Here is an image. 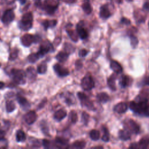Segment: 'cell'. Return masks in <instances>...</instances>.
Wrapping results in <instances>:
<instances>
[{
  "instance_id": "6da1fadb",
  "label": "cell",
  "mask_w": 149,
  "mask_h": 149,
  "mask_svg": "<svg viewBox=\"0 0 149 149\" xmlns=\"http://www.w3.org/2000/svg\"><path fill=\"white\" fill-rule=\"evenodd\" d=\"M129 108L138 115L149 117V103L147 98L142 95L137 97L136 101L129 103Z\"/></svg>"
},
{
  "instance_id": "7a4b0ae2",
  "label": "cell",
  "mask_w": 149,
  "mask_h": 149,
  "mask_svg": "<svg viewBox=\"0 0 149 149\" xmlns=\"http://www.w3.org/2000/svg\"><path fill=\"white\" fill-rule=\"evenodd\" d=\"M33 15L31 12H27L24 14L21 20L19 23V28L23 31L30 30L33 26Z\"/></svg>"
},
{
  "instance_id": "3957f363",
  "label": "cell",
  "mask_w": 149,
  "mask_h": 149,
  "mask_svg": "<svg viewBox=\"0 0 149 149\" xmlns=\"http://www.w3.org/2000/svg\"><path fill=\"white\" fill-rule=\"evenodd\" d=\"M11 74L15 83L17 84H24L26 83V73L22 70L13 69Z\"/></svg>"
},
{
  "instance_id": "277c9868",
  "label": "cell",
  "mask_w": 149,
  "mask_h": 149,
  "mask_svg": "<svg viewBox=\"0 0 149 149\" xmlns=\"http://www.w3.org/2000/svg\"><path fill=\"white\" fill-rule=\"evenodd\" d=\"M20 41L23 45L26 47H29L33 42L37 43L40 42L41 41V37L38 35L34 36L30 34H26L21 37Z\"/></svg>"
},
{
  "instance_id": "5b68a950",
  "label": "cell",
  "mask_w": 149,
  "mask_h": 149,
  "mask_svg": "<svg viewBox=\"0 0 149 149\" xmlns=\"http://www.w3.org/2000/svg\"><path fill=\"white\" fill-rule=\"evenodd\" d=\"M124 129L129 131L131 133L137 134L140 132V127L138 124L132 119H127L124 121Z\"/></svg>"
},
{
  "instance_id": "8992f818",
  "label": "cell",
  "mask_w": 149,
  "mask_h": 149,
  "mask_svg": "<svg viewBox=\"0 0 149 149\" xmlns=\"http://www.w3.org/2000/svg\"><path fill=\"white\" fill-rule=\"evenodd\" d=\"M81 86L83 90L89 91L93 89L94 86V81L90 75H86L81 81Z\"/></svg>"
},
{
  "instance_id": "52a82bcc",
  "label": "cell",
  "mask_w": 149,
  "mask_h": 149,
  "mask_svg": "<svg viewBox=\"0 0 149 149\" xmlns=\"http://www.w3.org/2000/svg\"><path fill=\"white\" fill-rule=\"evenodd\" d=\"M58 0H45L44 9L48 14H53L58 8Z\"/></svg>"
},
{
  "instance_id": "ba28073f",
  "label": "cell",
  "mask_w": 149,
  "mask_h": 149,
  "mask_svg": "<svg viewBox=\"0 0 149 149\" xmlns=\"http://www.w3.org/2000/svg\"><path fill=\"white\" fill-rule=\"evenodd\" d=\"M77 97L81 102L82 106L87 107L90 110L94 111L95 108L93 103L90 100L89 98L83 92H79L77 93Z\"/></svg>"
},
{
  "instance_id": "9c48e42d",
  "label": "cell",
  "mask_w": 149,
  "mask_h": 149,
  "mask_svg": "<svg viewBox=\"0 0 149 149\" xmlns=\"http://www.w3.org/2000/svg\"><path fill=\"white\" fill-rule=\"evenodd\" d=\"M53 50L54 48L52 45L49 41H45L43 42L42 44L40 45L37 53L39 55L40 57H42L47 54L49 51Z\"/></svg>"
},
{
  "instance_id": "30bf717a",
  "label": "cell",
  "mask_w": 149,
  "mask_h": 149,
  "mask_svg": "<svg viewBox=\"0 0 149 149\" xmlns=\"http://www.w3.org/2000/svg\"><path fill=\"white\" fill-rule=\"evenodd\" d=\"M76 31L81 40L86 39L88 36L87 30L84 27V22L80 21L76 26Z\"/></svg>"
},
{
  "instance_id": "8fae6325",
  "label": "cell",
  "mask_w": 149,
  "mask_h": 149,
  "mask_svg": "<svg viewBox=\"0 0 149 149\" xmlns=\"http://www.w3.org/2000/svg\"><path fill=\"white\" fill-rule=\"evenodd\" d=\"M54 70L55 71V72L56 73V74L59 76V77H65L68 75H69V72L68 70V69L63 66H62V65H61L59 63H56L53 66Z\"/></svg>"
},
{
  "instance_id": "7c38bea8",
  "label": "cell",
  "mask_w": 149,
  "mask_h": 149,
  "mask_svg": "<svg viewBox=\"0 0 149 149\" xmlns=\"http://www.w3.org/2000/svg\"><path fill=\"white\" fill-rule=\"evenodd\" d=\"M15 18V13L12 9H8L5 11L2 17V22L6 24H9Z\"/></svg>"
},
{
  "instance_id": "4fadbf2b",
  "label": "cell",
  "mask_w": 149,
  "mask_h": 149,
  "mask_svg": "<svg viewBox=\"0 0 149 149\" xmlns=\"http://www.w3.org/2000/svg\"><path fill=\"white\" fill-rule=\"evenodd\" d=\"M37 118V115L35 111H31L27 112L24 116V120L28 125H31L35 122Z\"/></svg>"
},
{
  "instance_id": "5bb4252c",
  "label": "cell",
  "mask_w": 149,
  "mask_h": 149,
  "mask_svg": "<svg viewBox=\"0 0 149 149\" xmlns=\"http://www.w3.org/2000/svg\"><path fill=\"white\" fill-rule=\"evenodd\" d=\"M111 15L108 4L103 5L100 9V17L103 19H107Z\"/></svg>"
},
{
  "instance_id": "9a60e30c",
  "label": "cell",
  "mask_w": 149,
  "mask_h": 149,
  "mask_svg": "<svg viewBox=\"0 0 149 149\" xmlns=\"http://www.w3.org/2000/svg\"><path fill=\"white\" fill-rule=\"evenodd\" d=\"M16 99L18 101V103L20 104L21 108L23 110L26 111L30 108V104L29 102V101L27 100L26 98L20 95H17Z\"/></svg>"
},
{
  "instance_id": "2e32d148",
  "label": "cell",
  "mask_w": 149,
  "mask_h": 149,
  "mask_svg": "<svg viewBox=\"0 0 149 149\" xmlns=\"http://www.w3.org/2000/svg\"><path fill=\"white\" fill-rule=\"evenodd\" d=\"M128 109V106L125 102H119L113 107V111L118 113H125Z\"/></svg>"
},
{
  "instance_id": "e0dca14e",
  "label": "cell",
  "mask_w": 149,
  "mask_h": 149,
  "mask_svg": "<svg viewBox=\"0 0 149 149\" xmlns=\"http://www.w3.org/2000/svg\"><path fill=\"white\" fill-rule=\"evenodd\" d=\"M132 82V78L125 74L122 75L119 79V84L122 88H125L130 86Z\"/></svg>"
},
{
  "instance_id": "ac0fdd59",
  "label": "cell",
  "mask_w": 149,
  "mask_h": 149,
  "mask_svg": "<svg viewBox=\"0 0 149 149\" xmlns=\"http://www.w3.org/2000/svg\"><path fill=\"white\" fill-rule=\"evenodd\" d=\"M110 68L111 69L115 72L116 74L121 73L123 71V69L120 64L116 61H111L110 63Z\"/></svg>"
},
{
  "instance_id": "d6986e66",
  "label": "cell",
  "mask_w": 149,
  "mask_h": 149,
  "mask_svg": "<svg viewBox=\"0 0 149 149\" xmlns=\"http://www.w3.org/2000/svg\"><path fill=\"white\" fill-rule=\"evenodd\" d=\"M116 77H117L116 74L113 73L107 79L108 86L112 91H115L116 89V84H115V80L116 79Z\"/></svg>"
},
{
  "instance_id": "ffe728a7",
  "label": "cell",
  "mask_w": 149,
  "mask_h": 149,
  "mask_svg": "<svg viewBox=\"0 0 149 149\" xmlns=\"http://www.w3.org/2000/svg\"><path fill=\"white\" fill-rule=\"evenodd\" d=\"M118 136L119 138L124 141H126L127 140H129L131 137V133L126 130V129H123L122 130H120L118 132Z\"/></svg>"
},
{
  "instance_id": "44dd1931",
  "label": "cell",
  "mask_w": 149,
  "mask_h": 149,
  "mask_svg": "<svg viewBox=\"0 0 149 149\" xmlns=\"http://www.w3.org/2000/svg\"><path fill=\"white\" fill-rule=\"evenodd\" d=\"M69 140L64 139L63 137H57L55 139V146L56 148H63V147H66V146L68 145Z\"/></svg>"
},
{
  "instance_id": "7402d4cb",
  "label": "cell",
  "mask_w": 149,
  "mask_h": 149,
  "mask_svg": "<svg viewBox=\"0 0 149 149\" xmlns=\"http://www.w3.org/2000/svg\"><path fill=\"white\" fill-rule=\"evenodd\" d=\"M66 115H67L66 111H65L64 109H60L55 112L54 115V118L57 121H61L63 119H64L66 116Z\"/></svg>"
},
{
  "instance_id": "603a6c76",
  "label": "cell",
  "mask_w": 149,
  "mask_h": 149,
  "mask_svg": "<svg viewBox=\"0 0 149 149\" xmlns=\"http://www.w3.org/2000/svg\"><path fill=\"white\" fill-rule=\"evenodd\" d=\"M81 8L83 11L87 15L90 14L93 11V8L89 2V0H84Z\"/></svg>"
},
{
  "instance_id": "cb8c5ba5",
  "label": "cell",
  "mask_w": 149,
  "mask_h": 149,
  "mask_svg": "<svg viewBox=\"0 0 149 149\" xmlns=\"http://www.w3.org/2000/svg\"><path fill=\"white\" fill-rule=\"evenodd\" d=\"M97 99L100 102L105 103L109 100V96L106 93L102 92L97 94Z\"/></svg>"
},
{
  "instance_id": "d4e9b609",
  "label": "cell",
  "mask_w": 149,
  "mask_h": 149,
  "mask_svg": "<svg viewBox=\"0 0 149 149\" xmlns=\"http://www.w3.org/2000/svg\"><path fill=\"white\" fill-rule=\"evenodd\" d=\"M69 57V54L66 52L61 51L56 56V59L60 62H65Z\"/></svg>"
},
{
  "instance_id": "484cf974",
  "label": "cell",
  "mask_w": 149,
  "mask_h": 149,
  "mask_svg": "<svg viewBox=\"0 0 149 149\" xmlns=\"http://www.w3.org/2000/svg\"><path fill=\"white\" fill-rule=\"evenodd\" d=\"M27 76L30 80H33L35 79L36 77V74H37V70H35V69L32 67L30 66L27 69Z\"/></svg>"
},
{
  "instance_id": "4316f807",
  "label": "cell",
  "mask_w": 149,
  "mask_h": 149,
  "mask_svg": "<svg viewBox=\"0 0 149 149\" xmlns=\"http://www.w3.org/2000/svg\"><path fill=\"white\" fill-rule=\"evenodd\" d=\"M56 23H57L56 20H45L42 23V24L44 26L45 30H47L48 28L55 27Z\"/></svg>"
},
{
  "instance_id": "83f0119b",
  "label": "cell",
  "mask_w": 149,
  "mask_h": 149,
  "mask_svg": "<svg viewBox=\"0 0 149 149\" xmlns=\"http://www.w3.org/2000/svg\"><path fill=\"white\" fill-rule=\"evenodd\" d=\"M137 143L139 148H147L149 145V138L147 137H143Z\"/></svg>"
},
{
  "instance_id": "f1b7e54d",
  "label": "cell",
  "mask_w": 149,
  "mask_h": 149,
  "mask_svg": "<svg viewBox=\"0 0 149 149\" xmlns=\"http://www.w3.org/2000/svg\"><path fill=\"white\" fill-rule=\"evenodd\" d=\"M66 32H67L69 37L70 38V39L72 41H73L74 42H77V41L79 36L77 33V31H76L73 30L68 29L66 30Z\"/></svg>"
},
{
  "instance_id": "f546056e",
  "label": "cell",
  "mask_w": 149,
  "mask_h": 149,
  "mask_svg": "<svg viewBox=\"0 0 149 149\" xmlns=\"http://www.w3.org/2000/svg\"><path fill=\"white\" fill-rule=\"evenodd\" d=\"M16 139L17 142L24 141L26 139V136L25 133L21 130H17L16 134Z\"/></svg>"
},
{
  "instance_id": "4dcf8cb0",
  "label": "cell",
  "mask_w": 149,
  "mask_h": 149,
  "mask_svg": "<svg viewBox=\"0 0 149 149\" xmlns=\"http://www.w3.org/2000/svg\"><path fill=\"white\" fill-rule=\"evenodd\" d=\"M5 107H6V110L8 112H12L16 108L15 104L12 101H7L6 102Z\"/></svg>"
},
{
  "instance_id": "1f68e13d",
  "label": "cell",
  "mask_w": 149,
  "mask_h": 149,
  "mask_svg": "<svg viewBox=\"0 0 149 149\" xmlns=\"http://www.w3.org/2000/svg\"><path fill=\"white\" fill-rule=\"evenodd\" d=\"M90 137L94 141H97L100 139V132L97 130L93 129L90 132Z\"/></svg>"
},
{
  "instance_id": "d6a6232c",
  "label": "cell",
  "mask_w": 149,
  "mask_h": 149,
  "mask_svg": "<svg viewBox=\"0 0 149 149\" xmlns=\"http://www.w3.org/2000/svg\"><path fill=\"white\" fill-rule=\"evenodd\" d=\"M47 69V66L46 63H40L37 68V72L40 74H44L46 73Z\"/></svg>"
},
{
  "instance_id": "836d02e7",
  "label": "cell",
  "mask_w": 149,
  "mask_h": 149,
  "mask_svg": "<svg viewBox=\"0 0 149 149\" xmlns=\"http://www.w3.org/2000/svg\"><path fill=\"white\" fill-rule=\"evenodd\" d=\"M86 146V142L83 140H78L74 141L72 145V147L74 148H83Z\"/></svg>"
},
{
  "instance_id": "e575fe53",
  "label": "cell",
  "mask_w": 149,
  "mask_h": 149,
  "mask_svg": "<svg viewBox=\"0 0 149 149\" xmlns=\"http://www.w3.org/2000/svg\"><path fill=\"white\" fill-rule=\"evenodd\" d=\"M102 131H103V136L101 138L102 140L105 142H108L109 140V133L108 130V129L105 126L102 127Z\"/></svg>"
},
{
  "instance_id": "d590c367",
  "label": "cell",
  "mask_w": 149,
  "mask_h": 149,
  "mask_svg": "<svg viewBox=\"0 0 149 149\" xmlns=\"http://www.w3.org/2000/svg\"><path fill=\"white\" fill-rule=\"evenodd\" d=\"M40 58V56L38 53H33L30 54L28 56L27 59L29 62L30 63H34L36 62L38 59Z\"/></svg>"
},
{
  "instance_id": "8d00e7d4",
  "label": "cell",
  "mask_w": 149,
  "mask_h": 149,
  "mask_svg": "<svg viewBox=\"0 0 149 149\" xmlns=\"http://www.w3.org/2000/svg\"><path fill=\"white\" fill-rule=\"evenodd\" d=\"M69 119L72 123H75L77 120V114L74 111H72L69 115Z\"/></svg>"
},
{
  "instance_id": "74e56055",
  "label": "cell",
  "mask_w": 149,
  "mask_h": 149,
  "mask_svg": "<svg viewBox=\"0 0 149 149\" xmlns=\"http://www.w3.org/2000/svg\"><path fill=\"white\" fill-rule=\"evenodd\" d=\"M130 44L132 48H134L137 47V45L139 44V40L137 38L134 36V35H130Z\"/></svg>"
},
{
  "instance_id": "f35d334b",
  "label": "cell",
  "mask_w": 149,
  "mask_h": 149,
  "mask_svg": "<svg viewBox=\"0 0 149 149\" xmlns=\"http://www.w3.org/2000/svg\"><path fill=\"white\" fill-rule=\"evenodd\" d=\"M74 96L72 94H68V95L65 97V102L68 105L73 104L75 102V100L74 98Z\"/></svg>"
},
{
  "instance_id": "ab89813d",
  "label": "cell",
  "mask_w": 149,
  "mask_h": 149,
  "mask_svg": "<svg viewBox=\"0 0 149 149\" xmlns=\"http://www.w3.org/2000/svg\"><path fill=\"white\" fill-rule=\"evenodd\" d=\"M74 49H75V48L72 45H71L70 44H69V43H65V52H66L67 53H68L69 54H71L72 52H73Z\"/></svg>"
},
{
  "instance_id": "60d3db41",
  "label": "cell",
  "mask_w": 149,
  "mask_h": 149,
  "mask_svg": "<svg viewBox=\"0 0 149 149\" xmlns=\"http://www.w3.org/2000/svg\"><path fill=\"white\" fill-rule=\"evenodd\" d=\"M17 55H18V50L16 48H14L10 52V55H9V59L10 61H13L15 60L17 57Z\"/></svg>"
},
{
  "instance_id": "b9f144b4",
  "label": "cell",
  "mask_w": 149,
  "mask_h": 149,
  "mask_svg": "<svg viewBox=\"0 0 149 149\" xmlns=\"http://www.w3.org/2000/svg\"><path fill=\"white\" fill-rule=\"evenodd\" d=\"M89 118H90V116L86 112H83L81 114V119H82V121L84 123V125H87L88 122V120H89Z\"/></svg>"
},
{
  "instance_id": "7bdbcfd3",
  "label": "cell",
  "mask_w": 149,
  "mask_h": 149,
  "mask_svg": "<svg viewBox=\"0 0 149 149\" xmlns=\"http://www.w3.org/2000/svg\"><path fill=\"white\" fill-rule=\"evenodd\" d=\"M41 130H42V132L45 134L48 135L49 129H48V126H47V123L45 122H42L41 123Z\"/></svg>"
},
{
  "instance_id": "ee69618b",
  "label": "cell",
  "mask_w": 149,
  "mask_h": 149,
  "mask_svg": "<svg viewBox=\"0 0 149 149\" xmlns=\"http://www.w3.org/2000/svg\"><path fill=\"white\" fill-rule=\"evenodd\" d=\"M42 146H44V147L45 148H52V146H51V142L50 141H49L48 140H47V139H44L42 141Z\"/></svg>"
},
{
  "instance_id": "f6af8a7d",
  "label": "cell",
  "mask_w": 149,
  "mask_h": 149,
  "mask_svg": "<svg viewBox=\"0 0 149 149\" xmlns=\"http://www.w3.org/2000/svg\"><path fill=\"white\" fill-rule=\"evenodd\" d=\"M88 53V51L86 50V49H81L79 52V55L80 57H84L87 55Z\"/></svg>"
},
{
  "instance_id": "bcb514c9",
  "label": "cell",
  "mask_w": 149,
  "mask_h": 149,
  "mask_svg": "<svg viewBox=\"0 0 149 149\" xmlns=\"http://www.w3.org/2000/svg\"><path fill=\"white\" fill-rule=\"evenodd\" d=\"M16 0H0V5L11 4L13 3Z\"/></svg>"
},
{
  "instance_id": "7dc6e473",
  "label": "cell",
  "mask_w": 149,
  "mask_h": 149,
  "mask_svg": "<svg viewBox=\"0 0 149 149\" xmlns=\"http://www.w3.org/2000/svg\"><path fill=\"white\" fill-rule=\"evenodd\" d=\"M120 22L122 24H126V25H129L130 24V20L126 17H122L120 20Z\"/></svg>"
},
{
  "instance_id": "c3c4849f",
  "label": "cell",
  "mask_w": 149,
  "mask_h": 149,
  "mask_svg": "<svg viewBox=\"0 0 149 149\" xmlns=\"http://www.w3.org/2000/svg\"><path fill=\"white\" fill-rule=\"evenodd\" d=\"M82 65H83V64H82L80 60L76 61V62H75V67H76V69H77V70L80 69L82 67V66H83Z\"/></svg>"
},
{
  "instance_id": "681fc988",
  "label": "cell",
  "mask_w": 149,
  "mask_h": 149,
  "mask_svg": "<svg viewBox=\"0 0 149 149\" xmlns=\"http://www.w3.org/2000/svg\"><path fill=\"white\" fill-rule=\"evenodd\" d=\"M143 9L145 11H148L149 10V3L148 2H146L144 5H143Z\"/></svg>"
},
{
  "instance_id": "f907efd6",
  "label": "cell",
  "mask_w": 149,
  "mask_h": 149,
  "mask_svg": "<svg viewBox=\"0 0 149 149\" xmlns=\"http://www.w3.org/2000/svg\"><path fill=\"white\" fill-rule=\"evenodd\" d=\"M5 132L3 130H0V141L3 140L4 139V136H5Z\"/></svg>"
},
{
  "instance_id": "816d5d0a",
  "label": "cell",
  "mask_w": 149,
  "mask_h": 149,
  "mask_svg": "<svg viewBox=\"0 0 149 149\" xmlns=\"http://www.w3.org/2000/svg\"><path fill=\"white\" fill-rule=\"evenodd\" d=\"M143 83L146 85L149 86V76L145 77L143 80Z\"/></svg>"
},
{
  "instance_id": "f5cc1de1",
  "label": "cell",
  "mask_w": 149,
  "mask_h": 149,
  "mask_svg": "<svg viewBox=\"0 0 149 149\" xmlns=\"http://www.w3.org/2000/svg\"><path fill=\"white\" fill-rule=\"evenodd\" d=\"M60 1L67 3H73L76 1V0H60Z\"/></svg>"
},
{
  "instance_id": "db71d44e",
  "label": "cell",
  "mask_w": 149,
  "mask_h": 149,
  "mask_svg": "<svg viewBox=\"0 0 149 149\" xmlns=\"http://www.w3.org/2000/svg\"><path fill=\"white\" fill-rule=\"evenodd\" d=\"M46 101H47V100H46V99H44V101H43L42 102H41V104H40V105H39L40 108H42V107H44V105L45 104Z\"/></svg>"
},
{
  "instance_id": "11a10c76",
  "label": "cell",
  "mask_w": 149,
  "mask_h": 149,
  "mask_svg": "<svg viewBox=\"0 0 149 149\" xmlns=\"http://www.w3.org/2000/svg\"><path fill=\"white\" fill-rule=\"evenodd\" d=\"M41 0H35V3L37 6H40L41 5Z\"/></svg>"
},
{
  "instance_id": "9f6ffc18",
  "label": "cell",
  "mask_w": 149,
  "mask_h": 149,
  "mask_svg": "<svg viewBox=\"0 0 149 149\" xmlns=\"http://www.w3.org/2000/svg\"><path fill=\"white\" fill-rule=\"evenodd\" d=\"M5 86V84L2 81H0V89H2Z\"/></svg>"
},
{
  "instance_id": "6f0895ef",
  "label": "cell",
  "mask_w": 149,
  "mask_h": 149,
  "mask_svg": "<svg viewBox=\"0 0 149 149\" xmlns=\"http://www.w3.org/2000/svg\"><path fill=\"white\" fill-rule=\"evenodd\" d=\"M19 2H20L21 4H24L26 1V0H19Z\"/></svg>"
},
{
  "instance_id": "680465c9",
  "label": "cell",
  "mask_w": 149,
  "mask_h": 149,
  "mask_svg": "<svg viewBox=\"0 0 149 149\" xmlns=\"http://www.w3.org/2000/svg\"><path fill=\"white\" fill-rule=\"evenodd\" d=\"M93 148H102L103 147H101V146H98V147H94Z\"/></svg>"
},
{
  "instance_id": "91938a15",
  "label": "cell",
  "mask_w": 149,
  "mask_h": 149,
  "mask_svg": "<svg viewBox=\"0 0 149 149\" xmlns=\"http://www.w3.org/2000/svg\"><path fill=\"white\" fill-rule=\"evenodd\" d=\"M127 1H129V2H130V1H132V0H126Z\"/></svg>"
},
{
  "instance_id": "94428289",
  "label": "cell",
  "mask_w": 149,
  "mask_h": 149,
  "mask_svg": "<svg viewBox=\"0 0 149 149\" xmlns=\"http://www.w3.org/2000/svg\"><path fill=\"white\" fill-rule=\"evenodd\" d=\"M148 27H149V22H148Z\"/></svg>"
},
{
  "instance_id": "6125c7cd",
  "label": "cell",
  "mask_w": 149,
  "mask_h": 149,
  "mask_svg": "<svg viewBox=\"0 0 149 149\" xmlns=\"http://www.w3.org/2000/svg\"><path fill=\"white\" fill-rule=\"evenodd\" d=\"M1 63H0V67H1Z\"/></svg>"
},
{
  "instance_id": "be15d7a7",
  "label": "cell",
  "mask_w": 149,
  "mask_h": 149,
  "mask_svg": "<svg viewBox=\"0 0 149 149\" xmlns=\"http://www.w3.org/2000/svg\"><path fill=\"white\" fill-rule=\"evenodd\" d=\"M148 68H149V66H148Z\"/></svg>"
}]
</instances>
